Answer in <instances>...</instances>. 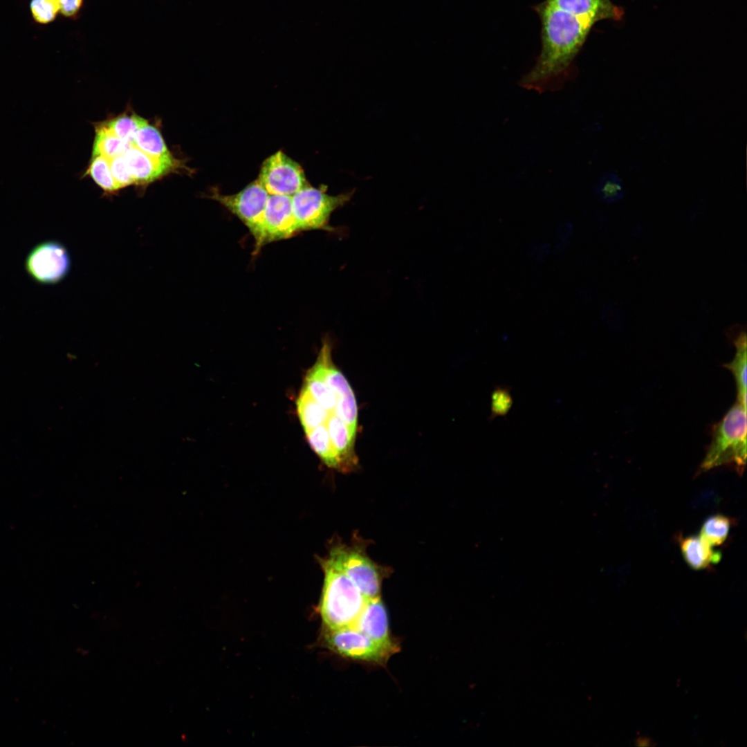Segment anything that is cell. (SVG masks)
<instances>
[{"label": "cell", "mask_w": 747, "mask_h": 747, "mask_svg": "<svg viewBox=\"0 0 747 747\" xmlns=\"http://www.w3.org/2000/svg\"><path fill=\"white\" fill-rule=\"evenodd\" d=\"M542 24V48L519 85L538 93L556 91L575 76L574 61L594 25L560 10L549 0L535 6Z\"/></svg>", "instance_id": "1"}, {"label": "cell", "mask_w": 747, "mask_h": 747, "mask_svg": "<svg viewBox=\"0 0 747 747\" xmlns=\"http://www.w3.org/2000/svg\"><path fill=\"white\" fill-rule=\"evenodd\" d=\"M320 564L324 579L319 610L324 629L353 626L368 598L331 555Z\"/></svg>", "instance_id": "2"}, {"label": "cell", "mask_w": 747, "mask_h": 747, "mask_svg": "<svg viewBox=\"0 0 747 747\" xmlns=\"http://www.w3.org/2000/svg\"><path fill=\"white\" fill-rule=\"evenodd\" d=\"M746 409L736 400L714 425L701 471L730 465L737 472H743L746 463Z\"/></svg>", "instance_id": "3"}, {"label": "cell", "mask_w": 747, "mask_h": 747, "mask_svg": "<svg viewBox=\"0 0 747 747\" xmlns=\"http://www.w3.org/2000/svg\"><path fill=\"white\" fill-rule=\"evenodd\" d=\"M354 190L338 195L327 193V187H318L309 183L291 196L292 209L299 232L309 230H324L329 232L334 228L329 225L331 214L349 202Z\"/></svg>", "instance_id": "4"}, {"label": "cell", "mask_w": 747, "mask_h": 747, "mask_svg": "<svg viewBox=\"0 0 747 747\" xmlns=\"http://www.w3.org/2000/svg\"><path fill=\"white\" fill-rule=\"evenodd\" d=\"M324 641L326 647L342 657L378 665L386 664L398 650V646L376 642L353 626L324 629Z\"/></svg>", "instance_id": "5"}, {"label": "cell", "mask_w": 747, "mask_h": 747, "mask_svg": "<svg viewBox=\"0 0 747 747\" xmlns=\"http://www.w3.org/2000/svg\"><path fill=\"white\" fill-rule=\"evenodd\" d=\"M329 555L367 598L380 596L382 580L389 570L371 560L364 547L354 544L337 545Z\"/></svg>", "instance_id": "6"}, {"label": "cell", "mask_w": 747, "mask_h": 747, "mask_svg": "<svg viewBox=\"0 0 747 747\" xmlns=\"http://www.w3.org/2000/svg\"><path fill=\"white\" fill-rule=\"evenodd\" d=\"M269 195L257 178L236 194H223L213 188L210 197L236 216L247 227L256 243Z\"/></svg>", "instance_id": "7"}, {"label": "cell", "mask_w": 747, "mask_h": 747, "mask_svg": "<svg viewBox=\"0 0 747 747\" xmlns=\"http://www.w3.org/2000/svg\"><path fill=\"white\" fill-rule=\"evenodd\" d=\"M24 267L35 282L44 285L56 284L69 273L71 258L62 243L48 240L39 243L31 249L25 259Z\"/></svg>", "instance_id": "8"}, {"label": "cell", "mask_w": 747, "mask_h": 747, "mask_svg": "<svg viewBox=\"0 0 747 747\" xmlns=\"http://www.w3.org/2000/svg\"><path fill=\"white\" fill-rule=\"evenodd\" d=\"M257 179L269 194L290 196L308 184L300 165L282 151L264 161Z\"/></svg>", "instance_id": "9"}, {"label": "cell", "mask_w": 747, "mask_h": 747, "mask_svg": "<svg viewBox=\"0 0 747 747\" xmlns=\"http://www.w3.org/2000/svg\"><path fill=\"white\" fill-rule=\"evenodd\" d=\"M298 232L291 196L270 194L263 214L259 237L255 243V252L266 244L290 238Z\"/></svg>", "instance_id": "10"}, {"label": "cell", "mask_w": 747, "mask_h": 747, "mask_svg": "<svg viewBox=\"0 0 747 747\" xmlns=\"http://www.w3.org/2000/svg\"><path fill=\"white\" fill-rule=\"evenodd\" d=\"M353 627L376 642L398 646L391 637L388 616L380 596L367 600Z\"/></svg>", "instance_id": "11"}, {"label": "cell", "mask_w": 747, "mask_h": 747, "mask_svg": "<svg viewBox=\"0 0 747 747\" xmlns=\"http://www.w3.org/2000/svg\"><path fill=\"white\" fill-rule=\"evenodd\" d=\"M555 6L592 24L603 20H619L623 10L610 0H549Z\"/></svg>", "instance_id": "12"}, {"label": "cell", "mask_w": 747, "mask_h": 747, "mask_svg": "<svg viewBox=\"0 0 747 747\" xmlns=\"http://www.w3.org/2000/svg\"><path fill=\"white\" fill-rule=\"evenodd\" d=\"M123 156L135 183L153 182L176 167L145 154L134 145H130Z\"/></svg>", "instance_id": "13"}, {"label": "cell", "mask_w": 747, "mask_h": 747, "mask_svg": "<svg viewBox=\"0 0 747 747\" xmlns=\"http://www.w3.org/2000/svg\"><path fill=\"white\" fill-rule=\"evenodd\" d=\"M326 426L339 456L341 470H353L358 462L355 452L356 434H353L349 426L333 412L330 414Z\"/></svg>", "instance_id": "14"}, {"label": "cell", "mask_w": 747, "mask_h": 747, "mask_svg": "<svg viewBox=\"0 0 747 747\" xmlns=\"http://www.w3.org/2000/svg\"><path fill=\"white\" fill-rule=\"evenodd\" d=\"M311 369L324 380L335 394L336 399L354 394L348 380L333 364L331 347L327 340L324 341L317 361Z\"/></svg>", "instance_id": "15"}, {"label": "cell", "mask_w": 747, "mask_h": 747, "mask_svg": "<svg viewBox=\"0 0 747 747\" xmlns=\"http://www.w3.org/2000/svg\"><path fill=\"white\" fill-rule=\"evenodd\" d=\"M679 542L684 560L693 570L706 569L718 564L721 558V553L699 535L681 537Z\"/></svg>", "instance_id": "16"}, {"label": "cell", "mask_w": 747, "mask_h": 747, "mask_svg": "<svg viewBox=\"0 0 747 747\" xmlns=\"http://www.w3.org/2000/svg\"><path fill=\"white\" fill-rule=\"evenodd\" d=\"M132 145L160 161L176 165V160L168 150L160 132L148 122L138 130Z\"/></svg>", "instance_id": "17"}, {"label": "cell", "mask_w": 747, "mask_h": 747, "mask_svg": "<svg viewBox=\"0 0 747 747\" xmlns=\"http://www.w3.org/2000/svg\"><path fill=\"white\" fill-rule=\"evenodd\" d=\"M746 333L741 331L733 340L735 353L732 360L723 365L730 370L735 380L737 386V401L747 408L746 405Z\"/></svg>", "instance_id": "18"}, {"label": "cell", "mask_w": 747, "mask_h": 747, "mask_svg": "<svg viewBox=\"0 0 747 747\" xmlns=\"http://www.w3.org/2000/svg\"><path fill=\"white\" fill-rule=\"evenodd\" d=\"M297 410L304 432L325 424L330 412L322 408L303 386L296 402Z\"/></svg>", "instance_id": "19"}, {"label": "cell", "mask_w": 747, "mask_h": 747, "mask_svg": "<svg viewBox=\"0 0 747 747\" xmlns=\"http://www.w3.org/2000/svg\"><path fill=\"white\" fill-rule=\"evenodd\" d=\"M311 448L329 468L341 470L340 461L326 423L305 433Z\"/></svg>", "instance_id": "20"}, {"label": "cell", "mask_w": 747, "mask_h": 747, "mask_svg": "<svg viewBox=\"0 0 747 747\" xmlns=\"http://www.w3.org/2000/svg\"><path fill=\"white\" fill-rule=\"evenodd\" d=\"M130 145L113 134L104 124L95 130L93 156H101L107 159L122 156Z\"/></svg>", "instance_id": "21"}, {"label": "cell", "mask_w": 747, "mask_h": 747, "mask_svg": "<svg viewBox=\"0 0 747 747\" xmlns=\"http://www.w3.org/2000/svg\"><path fill=\"white\" fill-rule=\"evenodd\" d=\"M732 521L726 515L710 516L703 523L699 536L711 546L722 544L728 537Z\"/></svg>", "instance_id": "22"}, {"label": "cell", "mask_w": 747, "mask_h": 747, "mask_svg": "<svg viewBox=\"0 0 747 747\" xmlns=\"http://www.w3.org/2000/svg\"><path fill=\"white\" fill-rule=\"evenodd\" d=\"M304 387L322 408L330 413L333 412L337 400L335 394L311 369L305 376Z\"/></svg>", "instance_id": "23"}, {"label": "cell", "mask_w": 747, "mask_h": 747, "mask_svg": "<svg viewBox=\"0 0 747 747\" xmlns=\"http://www.w3.org/2000/svg\"><path fill=\"white\" fill-rule=\"evenodd\" d=\"M135 114H122L109 120L104 125L125 143L132 145L138 130L147 122Z\"/></svg>", "instance_id": "24"}, {"label": "cell", "mask_w": 747, "mask_h": 747, "mask_svg": "<svg viewBox=\"0 0 747 747\" xmlns=\"http://www.w3.org/2000/svg\"><path fill=\"white\" fill-rule=\"evenodd\" d=\"M86 174L107 192L120 189L111 174L109 160L103 156H93Z\"/></svg>", "instance_id": "25"}, {"label": "cell", "mask_w": 747, "mask_h": 747, "mask_svg": "<svg viewBox=\"0 0 747 747\" xmlns=\"http://www.w3.org/2000/svg\"><path fill=\"white\" fill-rule=\"evenodd\" d=\"M595 193L600 200L607 203H616L625 194L622 181L614 172H607L600 177Z\"/></svg>", "instance_id": "26"}, {"label": "cell", "mask_w": 747, "mask_h": 747, "mask_svg": "<svg viewBox=\"0 0 747 747\" xmlns=\"http://www.w3.org/2000/svg\"><path fill=\"white\" fill-rule=\"evenodd\" d=\"M333 413L356 434L358 427V406L355 394L337 399Z\"/></svg>", "instance_id": "27"}, {"label": "cell", "mask_w": 747, "mask_h": 747, "mask_svg": "<svg viewBox=\"0 0 747 747\" xmlns=\"http://www.w3.org/2000/svg\"><path fill=\"white\" fill-rule=\"evenodd\" d=\"M30 10L34 20L41 24L53 21L59 12L57 0H31Z\"/></svg>", "instance_id": "28"}, {"label": "cell", "mask_w": 747, "mask_h": 747, "mask_svg": "<svg viewBox=\"0 0 747 747\" xmlns=\"http://www.w3.org/2000/svg\"><path fill=\"white\" fill-rule=\"evenodd\" d=\"M513 405V399L508 387H497L491 395V418L505 416Z\"/></svg>", "instance_id": "29"}, {"label": "cell", "mask_w": 747, "mask_h": 747, "mask_svg": "<svg viewBox=\"0 0 747 747\" xmlns=\"http://www.w3.org/2000/svg\"><path fill=\"white\" fill-rule=\"evenodd\" d=\"M108 160L111 174L120 189L135 183L123 155Z\"/></svg>", "instance_id": "30"}, {"label": "cell", "mask_w": 747, "mask_h": 747, "mask_svg": "<svg viewBox=\"0 0 747 747\" xmlns=\"http://www.w3.org/2000/svg\"><path fill=\"white\" fill-rule=\"evenodd\" d=\"M59 12L69 19H76L81 12L84 0H57Z\"/></svg>", "instance_id": "31"}, {"label": "cell", "mask_w": 747, "mask_h": 747, "mask_svg": "<svg viewBox=\"0 0 747 747\" xmlns=\"http://www.w3.org/2000/svg\"><path fill=\"white\" fill-rule=\"evenodd\" d=\"M550 252V246L546 243H538L531 245L528 250L530 258L538 263L543 262Z\"/></svg>", "instance_id": "32"}, {"label": "cell", "mask_w": 747, "mask_h": 747, "mask_svg": "<svg viewBox=\"0 0 747 747\" xmlns=\"http://www.w3.org/2000/svg\"><path fill=\"white\" fill-rule=\"evenodd\" d=\"M573 234V225L568 221H562L556 230L557 241H569Z\"/></svg>", "instance_id": "33"}]
</instances>
